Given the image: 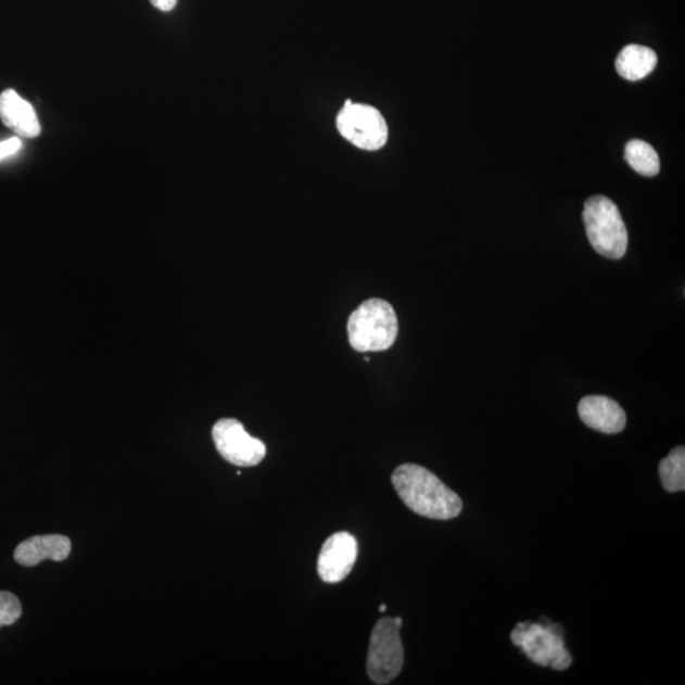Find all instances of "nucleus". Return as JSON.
<instances>
[{"label":"nucleus","mask_w":685,"mask_h":685,"mask_svg":"<svg viewBox=\"0 0 685 685\" xmlns=\"http://www.w3.org/2000/svg\"><path fill=\"white\" fill-rule=\"evenodd\" d=\"M586 237L594 250L609 259H621L627 252L629 234L619 207L606 195L586 200L583 211Z\"/></svg>","instance_id":"obj_3"},{"label":"nucleus","mask_w":685,"mask_h":685,"mask_svg":"<svg viewBox=\"0 0 685 685\" xmlns=\"http://www.w3.org/2000/svg\"><path fill=\"white\" fill-rule=\"evenodd\" d=\"M0 119L20 138L34 139L41 132L33 105L13 89H7L0 94Z\"/></svg>","instance_id":"obj_11"},{"label":"nucleus","mask_w":685,"mask_h":685,"mask_svg":"<svg viewBox=\"0 0 685 685\" xmlns=\"http://www.w3.org/2000/svg\"><path fill=\"white\" fill-rule=\"evenodd\" d=\"M630 167L645 177H655L660 172V160L650 144L643 140H631L624 149Z\"/></svg>","instance_id":"obj_13"},{"label":"nucleus","mask_w":685,"mask_h":685,"mask_svg":"<svg viewBox=\"0 0 685 685\" xmlns=\"http://www.w3.org/2000/svg\"><path fill=\"white\" fill-rule=\"evenodd\" d=\"M658 64L655 51L642 45H629L616 60V71L620 77L630 81L644 79Z\"/></svg>","instance_id":"obj_12"},{"label":"nucleus","mask_w":685,"mask_h":685,"mask_svg":"<svg viewBox=\"0 0 685 685\" xmlns=\"http://www.w3.org/2000/svg\"><path fill=\"white\" fill-rule=\"evenodd\" d=\"M578 413L586 427L600 433L617 434L626 427V413L611 397L585 396L578 405Z\"/></svg>","instance_id":"obj_9"},{"label":"nucleus","mask_w":685,"mask_h":685,"mask_svg":"<svg viewBox=\"0 0 685 685\" xmlns=\"http://www.w3.org/2000/svg\"><path fill=\"white\" fill-rule=\"evenodd\" d=\"M358 545L347 532H338L322 545L318 560V573L322 582L337 584L344 581L355 567Z\"/></svg>","instance_id":"obj_8"},{"label":"nucleus","mask_w":685,"mask_h":685,"mask_svg":"<svg viewBox=\"0 0 685 685\" xmlns=\"http://www.w3.org/2000/svg\"><path fill=\"white\" fill-rule=\"evenodd\" d=\"M21 614L20 599L10 592H0V627L16 623Z\"/></svg>","instance_id":"obj_15"},{"label":"nucleus","mask_w":685,"mask_h":685,"mask_svg":"<svg viewBox=\"0 0 685 685\" xmlns=\"http://www.w3.org/2000/svg\"><path fill=\"white\" fill-rule=\"evenodd\" d=\"M213 439L218 454L239 468H252L265 460L266 444L248 433L237 419L218 420L213 428Z\"/></svg>","instance_id":"obj_7"},{"label":"nucleus","mask_w":685,"mask_h":685,"mask_svg":"<svg viewBox=\"0 0 685 685\" xmlns=\"http://www.w3.org/2000/svg\"><path fill=\"white\" fill-rule=\"evenodd\" d=\"M347 329L353 350L360 353L388 351L397 338V316L388 301L370 299L351 314Z\"/></svg>","instance_id":"obj_2"},{"label":"nucleus","mask_w":685,"mask_h":685,"mask_svg":"<svg viewBox=\"0 0 685 685\" xmlns=\"http://www.w3.org/2000/svg\"><path fill=\"white\" fill-rule=\"evenodd\" d=\"M337 127L345 140L367 152H375L386 145V119L372 105L345 102L337 117Z\"/></svg>","instance_id":"obj_6"},{"label":"nucleus","mask_w":685,"mask_h":685,"mask_svg":"<svg viewBox=\"0 0 685 685\" xmlns=\"http://www.w3.org/2000/svg\"><path fill=\"white\" fill-rule=\"evenodd\" d=\"M662 486L669 493L683 492L685 489V448L675 447L659 464Z\"/></svg>","instance_id":"obj_14"},{"label":"nucleus","mask_w":685,"mask_h":685,"mask_svg":"<svg viewBox=\"0 0 685 685\" xmlns=\"http://www.w3.org/2000/svg\"><path fill=\"white\" fill-rule=\"evenodd\" d=\"M21 148V140L18 138H12L10 140L0 142V161L4 157H9L16 154Z\"/></svg>","instance_id":"obj_16"},{"label":"nucleus","mask_w":685,"mask_h":685,"mask_svg":"<svg viewBox=\"0 0 685 685\" xmlns=\"http://www.w3.org/2000/svg\"><path fill=\"white\" fill-rule=\"evenodd\" d=\"M72 551V542L62 534H45L28 538L17 546L14 560L22 567L33 568L45 560L64 561Z\"/></svg>","instance_id":"obj_10"},{"label":"nucleus","mask_w":685,"mask_h":685,"mask_svg":"<svg viewBox=\"0 0 685 685\" xmlns=\"http://www.w3.org/2000/svg\"><path fill=\"white\" fill-rule=\"evenodd\" d=\"M386 608H388L386 605H381L379 611L383 613L386 611Z\"/></svg>","instance_id":"obj_19"},{"label":"nucleus","mask_w":685,"mask_h":685,"mask_svg":"<svg viewBox=\"0 0 685 685\" xmlns=\"http://www.w3.org/2000/svg\"><path fill=\"white\" fill-rule=\"evenodd\" d=\"M391 481L397 495L414 513L439 521H448L461 515L464 504L460 496L423 466H398Z\"/></svg>","instance_id":"obj_1"},{"label":"nucleus","mask_w":685,"mask_h":685,"mask_svg":"<svg viewBox=\"0 0 685 685\" xmlns=\"http://www.w3.org/2000/svg\"><path fill=\"white\" fill-rule=\"evenodd\" d=\"M511 642L533 662L541 667H551L555 670H567L573 659L563 642V630L559 624L547 622L518 623L510 635Z\"/></svg>","instance_id":"obj_4"},{"label":"nucleus","mask_w":685,"mask_h":685,"mask_svg":"<svg viewBox=\"0 0 685 685\" xmlns=\"http://www.w3.org/2000/svg\"><path fill=\"white\" fill-rule=\"evenodd\" d=\"M395 622L397 623V626L403 627V620L401 619V617H396Z\"/></svg>","instance_id":"obj_18"},{"label":"nucleus","mask_w":685,"mask_h":685,"mask_svg":"<svg viewBox=\"0 0 685 685\" xmlns=\"http://www.w3.org/2000/svg\"><path fill=\"white\" fill-rule=\"evenodd\" d=\"M150 2L162 12H170L177 5V0H150Z\"/></svg>","instance_id":"obj_17"},{"label":"nucleus","mask_w":685,"mask_h":685,"mask_svg":"<svg viewBox=\"0 0 685 685\" xmlns=\"http://www.w3.org/2000/svg\"><path fill=\"white\" fill-rule=\"evenodd\" d=\"M401 629L395 619L385 617L376 623L372 630L367 655V674L375 684H389L403 670L404 646Z\"/></svg>","instance_id":"obj_5"}]
</instances>
